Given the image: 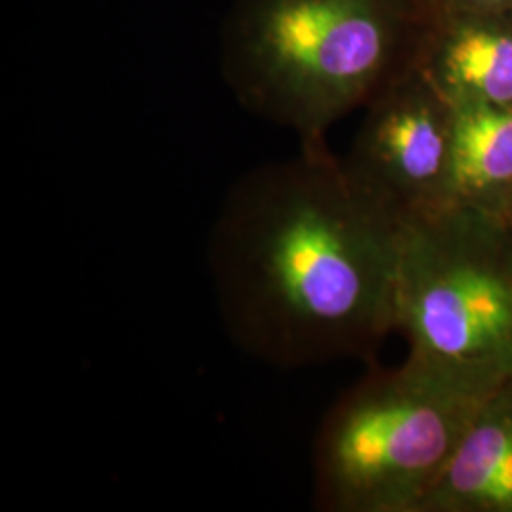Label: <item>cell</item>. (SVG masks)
<instances>
[{
  "label": "cell",
  "instance_id": "1",
  "mask_svg": "<svg viewBox=\"0 0 512 512\" xmlns=\"http://www.w3.org/2000/svg\"><path fill=\"white\" fill-rule=\"evenodd\" d=\"M401 224L353 183L327 139L230 188L207 241L222 325L266 365L372 363L395 332Z\"/></svg>",
  "mask_w": 512,
  "mask_h": 512
},
{
  "label": "cell",
  "instance_id": "2",
  "mask_svg": "<svg viewBox=\"0 0 512 512\" xmlns=\"http://www.w3.org/2000/svg\"><path fill=\"white\" fill-rule=\"evenodd\" d=\"M425 0H234L222 76L239 105L300 143L416 67Z\"/></svg>",
  "mask_w": 512,
  "mask_h": 512
},
{
  "label": "cell",
  "instance_id": "3",
  "mask_svg": "<svg viewBox=\"0 0 512 512\" xmlns=\"http://www.w3.org/2000/svg\"><path fill=\"white\" fill-rule=\"evenodd\" d=\"M395 332L406 361L476 395L512 380V222L469 205L401 222Z\"/></svg>",
  "mask_w": 512,
  "mask_h": 512
},
{
  "label": "cell",
  "instance_id": "4",
  "mask_svg": "<svg viewBox=\"0 0 512 512\" xmlns=\"http://www.w3.org/2000/svg\"><path fill=\"white\" fill-rule=\"evenodd\" d=\"M490 395L459 389L408 361L370 368L319 423L313 509L420 512Z\"/></svg>",
  "mask_w": 512,
  "mask_h": 512
},
{
  "label": "cell",
  "instance_id": "5",
  "mask_svg": "<svg viewBox=\"0 0 512 512\" xmlns=\"http://www.w3.org/2000/svg\"><path fill=\"white\" fill-rule=\"evenodd\" d=\"M456 109L412 67L365 107L344 165L399 224L454 203Z\"/></svg>",
  "mask_w": 512,
  "mask_h": 512
},
{
  "label": "cell",
  "instance_id": "6",
  "mask_svg": "<svg viewBox=\"0 0 512 512\" xmlns=\"http://www.w3.org/2000/svg\"><path fill=\"white\" fill-rule=\"evenodd\" d=\"M416 69L454 107L512 103V10H433Z\"/></svg>",
  "mask_w": 512,
  "mask_h": 512
},
{
  "label": "cell",
  "instance_id": "7",
  "mask_svg": "<svg viewBox=\"0 0 512 512\" xmlns=\"http://www.w3.org/2000/svg\"><path fill=\"white\" fill-rule=\"evenodd\" d=\"M420 512H512V380L480 406Z\"/></svg>",
  "mask_w": 512,
  "mask_h": 512
},
{
  "label": "cell",
  "instance_id": "8",
  "mask_svg": "<svg viewBox=\"0 0 512 512\" xmlns=\"http://www.w3.org/2000/svg\"><path fill=\"white\" fill-rule=\"evenodd\" d=\"M512 202V103L456 110L454 203L507 217Z\"/></svg>",
  "mask_w": 512,
  "mask_h": 512
},
{
  "label": "cell",
  "instance_id": "9",
  "mask_svg": "<svg viewBox=\"0 0 512 512\" xmlns=\"http://www.w3.org/2000/svg\"><path fill=\"white\" fill-rule=\"evenodd\" d=\"M433 10H512V0H425Z\"/></svg>",
  "mask_w": 512,
  "mask_h": 512
},
{
  "label": "cell",
  "instance_id": "10",
  "mask_svg": "<svg viewBox=\"0 0 512 512\" xmlns=\"http://www.w3.org/2000/svg\"><path fill=\"white\" fill-rule=\"evenodd\" d=\"M505 219L511 220V222H512V202H511V207H509V211H507V217H505Z\"/></svg>",
  "mask_w": 512,
  "mask_h": 512
}]
</instances>
